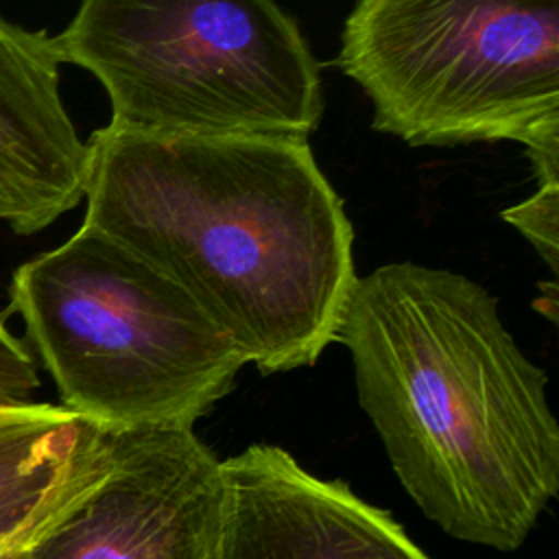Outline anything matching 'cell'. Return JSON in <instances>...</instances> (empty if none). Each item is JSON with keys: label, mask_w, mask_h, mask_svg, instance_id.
<instances>
[{"label": "cell", "mask_w": 559, "mask_h": 559, "mask_svg": "<svg viewBox=\"0 0 559 559\" xmlns=\"http://www.w3.org/2000/svg\"><path fill=\"white\" fill-rule=\"evenodd\" d=\"M413 502L450 537L520 548L559 493L546 373L478 282L415 262L358 277L336 338Z\"/></svg>", "instance_id": "7a4b0ae2"}, {"label": "cell", "mask_w": 559, "mask_h": 559, "mask_svg": "<svg viewBox=\"0 0 559 559\" xmlns=\"http://www.w3.org/2000/svg\"><path fill=\"white\" fill-rule=\"evenodd\" d=\"M118 432L63 404L0 402V552L33 535L109 467Z\"/></svg>", "instance_id": "9c48e42d"}, {"label": "cell", "mask_w": 559, "mask_h": 559, "mask_svg": "<svg viewBox=\"0 0 559 559\" xmlns=\"http://www.w3.org/2000/svg\"><path fill=\"white\" fill-rule=\"evenodd\" d=\"M336 66L411 146L513 140L559 181V0H356Z\"/></svg>", "instance_id": "5b68a950"}, {"label": "cell", "mask_w": 559, "mask_h": 559, "mask_svg": "<svg viewBox=\"0 0 559 559\" xmlns=\"http://www.w3.org/2000/svg\"><path fill=\"white\" fill-rule=\"evenodd\" d=\"M55 46L120 129L308 138L323 116L317 59L275 0H81Z\"/></svg>", "instance_id": "277c9868"}, {"label": "cell", "mask_w": 559, "mask_h": 559, "mask_svg": "<svg viewBox=\"0 0 559 559\" xmlns=\"http://www.w3.org/2000/svg\"><path fill=\"white\" fill-rule=\"evenodd\" d=\"M0 555H2V552H0Z\"/></svg>", "instance_id": "7c38bea8"}, {"label": "cell", "mask_w": 559, "mask_h": 559, "mask_svg": "<svg viewBox=\"0 0 559 559\" xmlns=\"http://www.w3.org/2000/svg\"><path fill=\"white\" fill-rule=\"evenodd\" d=\"M221 465L227 515L216 559H430L386 511L277 445H249Z\"/></svg>", "instance_id": "52a82bcc"}, {"label": "cell", "mask_w": 559, "mask_h": 559, "mask_svg": "<svg viewBox=\"0 0 559 559\" xmlns=\"http://www.w3.org/2000/svg\"><path fill=\"white\" fill-rule=\"evenodd\" d=\"M55 37L0 17V221L33 236L85 197L87 144L61 98Z\"/></svg>", "instance_id": "ba28073f"}, {"label": "cell", "mask_w": 559, "mask_h": 559, "mask_svg": "<svg viewBox=\"0 0 559 559\" xmlns=\"http://www.w3.org/2000/svg\"><path fill=\"white\" fill-rule=\"evenodd\" d=\"M221 461L188 426L120 428L109 467L0 559H216Z\"/></svg>", "instance_id": "8992f818"}, {"label": "cell", "mask_w": 559, "mask_h": 559, "mask_svg": "<svg viewBox=\"0 0 559 559\" xmlns=\"http://www.w3.org/2000/svg\"><path fill=\"white\" fill-rule=\"evenodd\" d=\"M502 218L518 227L546 260L552 273H557V221H559V181L539 183L537 192L524 203H518L502 212Z\"/></svg>", "instance_id": "30bf717a"}, {"label": "cell", "mask_w": 559, "mask_h": 559, "mask_svg": "<svg viewBox=\"0 0 559 559\" xmlns=\"http://www.w3.org/2000/svg\"><path fill=\"white\" fill-rule=\"evenodd\" d=\"M7 312L63 406L103 426L192 428L247 365L177 282L87 225L13 271Z\"/></svg>", "instance_id": "3957f363"}, {"label": "cell", "mask_w": 559, "mask_h": 559, "mask_svg": "<svg viewBox=\"0 0 559 559\" xmlns=\"http://www.w3.org/2000/svg\"><path fill=\"white\" fill-rule=\"evenodd\" d=\"M85 218L177 282L262 373L314 365L358 280L308 138L96 129Z\"/></svg>", "instance_id": "6da1fadb"}, {"label": "cell", "mask_w": 559, "mask_h": 559, "mask_svg": "<svg viewBox=\"0 0 559 559\" xmlns=\"http://www.w3.org/2000/svg\"><path fill=\"white\" fill-rule=\"evenodd\" d=\"M37 386L39 376L28 347L0 319V402H28Z\"/></svg>", "instance_id": "8fae6325"}]
</instances>
